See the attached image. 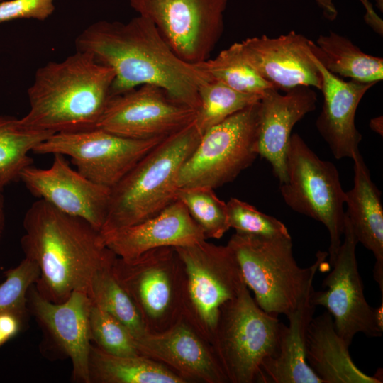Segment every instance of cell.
Masks as SVG:
<instances>
[{"mask_svg": "<svg viewBox=\"0 0 383 383\" xmlns=\"http://www.w3.org/2000/svg\"><path fill=\"white\" fill-rule=\"evenodd\" d=\"M139 16L151 21L184 61L208 59L223 32L228 0H129Z\"/></svg>", "mask_w": 383, "mask_h": 383, "instance_id": "7c38bea8", "label": "cell"}, {"mask_svg": "<svg viewBox=\"0 0 383 383\" xmlns=\"http://www.w3.org/2000/svg\"><path fill=\"white\" fill-rule=\"evenodd\" d=\"M227 245L238 262L244 282L265 312L290 315L298 306L328 252L318 251L308 267L298 265L292 238H267L235 233Z\"/></svg>", "mask_w": 383, "mask_h": 383, "instance_id": "5b68a950", "label": "cell"}, {"mask_svg": "<svg viewBox=\"0 0 383 383\" xmlns=\"http://www.w3.org/2000/svg\"><path fill=\"white\" fill-rule=\"evenodd\" d=\"M164 138L133 139L94 128L54 133L33 152L68 156L81 174L111 188Z\"/></svg>", "mask_w": 383, "mask_h": 383, "instance_id": "4fadbf2b", "label": "cell"}, {"mask_svg": "<svg viewBox=\"0 0 383 383\" xmlns=\"http://www.w3.org/2000/svg\"><path fill=\"white\" fill-rule=\"evenodd\" d=\"M322 77L323 96L316 126L335 159L352 158L359 150L362 135L355 124L358 105L375 83L346 82L326 70L314 56Z\"/></svg>", "mask_w": 383, "mask_h": 383, "instance_id": "44dd1931", "label": "cell"}, {"mask_svg": "<svg viewBox=\"0 0 383 383\" xmlns=\"http://www.w3.org/2000/svg\"><path fill=\"white\" fill-rule=\"evenodd\" d=\"M176 199L184 205L206 238L220 239L230 228L226 203L216 196L213 189L181 187L178 189Z\"/></svg>", "mask_w": 383, "mask_h": 383, "instance_id": "4dcf8cb0", "label": "cell"}, {"mask_svg": "<svg viewBox=\"0 0 383 383\" xmlns=\"http://www.w3.org/2000/svg\"><path fill=\"white\" fill-rule=\"evenodd\" d=\"M262 96L240 92L213 79L205 82L199 88L200 106L194 124L202 135L234 113L260 101Z\"/></svg>", "mask_w": 383, "mask_h": 383, "instance_id": "f546056e", "label": "cell"}, {"mask_svg": "<svg viewBox=\"0 0 383 383\" xmlns=\"http://www.w3.org/2000/svg\"><path fill=\"white\" fill-rule=\"evenodd\" d=\"M23 226L25 257L39 268L35 287L55 303L65 301L74 291L88 294L96 273L111 266L116 257L89 223L42 199L27 210Z\"/></svg>", "mask_w": 383, "mask_h": 383, "instance_id": "7a4b0ae2", "label": "cell"}, {"mask_svg": "<svg viewBox=\"0 0 383 383\" xmlns=\"http://www.w3.org/2000/svg\"><path fill=\"white\" fill-rule=\"evenodd\" d=\"M354 185L345 192V214L357 240L375 258L374 279L383 296V208L381 192L372 182L360 150L353 157Z\"/></svg>", "mask_w": 383, "mask_h": 383, "instance_id": "603a6c76", "label": "cell"}, {"mask_svg": "<svg viewBox=\"0 0 383 383\" xmlns=\"http://www.w3.org/2000/svg\"><path fill=\"white\" fill-rule=\"evenodd\" d=\"M349 346L337 333L327 311L311 320L306 336V362L322 383H382L353 362Z\"/></svg>", "mask_w": 383, "mask_h": 383, "instance_id": "cb8c5ba5", "label": "cell"}, {"mask_svg": "<svg viewBox=\"0 0 383 383\" xmlns=\"http://www.w3.org/2000/svg\"><path fill=\"white\" fill-rule=\"evenodd\" d=\"M184 271L182 317L211 344L220 310L245 284L233 250L206 240L176 247Z\"/></svg>", "mask_w": 383, "mask_h": 383, "instance_id": "ba28073f", "label": "cell"}, {"mask_svg": "<svg viewBox=\"0 0 383 383\" xmlns=\"http://www.w3.org/2000/svg\"><path fill=\"white\" fill-rule=\"evenodd\" d=\"M75 45L77 50L90 54L113 70L111 96L153 85L173 101L196 111L199 88L212 79L198 64L182 60L154 24L139 15L126 23L95 22L77 37Z\"/></svg>", "mask_w": 383, "mask_h": 383, "instance_id": "6da1fadb", "label": "cell"}, {"mask_svg": "<svg viewBox=\"0 0 383 383\" xmlns=\"http://www.w3.org/2000/svg\"><path fill=\"white\" fill-rule=\"evenodd\" d=\"M141 355L170 368L186 383H228L211 344L184 317L135 340Z\"/></svg>", "mask_w": 383, "mask_h": 383, "instance_id": "e0dca14e", "label": "cell"}, {"mask_svg": "<svg viewBox=\"0 0 383 383\" xmlns=\"http://www.w3.org/2000/svg\"><path fill=\"white\" fill-rule=\"evenodd\" d=\"M201 137L193 122L165 138L140 159L111 188L100 233L135 225L176 201L180 169Z\"/></svg>", "mask_w": 383, "mask_h": 383, "instance_id": "277c9868", "label": "cell"}, {"mask_svg": "<svg viewBox=\"0 0 383 383\" xmlns=\"http://www.w3.org/2000/svg\"><path fill=\"white\" fill-rule=\"evenodd\" d=\"M2 1H4V0H0V2Z\"/></svg>", "mask_w": 383, "mask_h": 383, "instance_id": "b9f144b4", "label": "cell"}, {"mask_svg": "<svg viewBox=\"0 0 383 383\" xmlns=\"http://www.w3.org/2000/svg\"><path fill=\"white\" fill-rule=\"evenodd\" d=\"M313 55L330 73L353 81L375 83L383 79V59L362 52L333 31L310 42Z\"/></svg>", "mask_w": 383, "mask_h": 383, "instance_id": "484cf974", "label": "cell"}, {"mask_svg": "<svg viewBox=\"0 0 383 383\" xmlns=\"http://www.w3.org/2000/svg\"><path fill=\"white\" fill-rule=\"evenodd\" d=\"M104 245L117 257L133 259L158 248L182 247L206 240L184 205L176 200L157 214L128 227L101 233Z\"/></svg>", "mask_w": 383, "mask_h": 383, "instance_id": "ffe728a7", "label": "cell"}, {"mask_svg": "<svg viewBox=\"0 0 383 383\" xmlns=\"http://www.w3.org/2000/svg\"><path fill=\"white\" fill-rule=\"evenodd\" d=\"M317 94L310 87L299 86L284 94L270 89L260 101L257 151L267 160L280 183L286 180V161L295 124L316 109Z\"/></svg>", "mask_w": 383, "mask_h": 383, "instance_id": "d6986e66", "label": "cell"}, {"mask_svg": "<svg viewBox=\"0 0 383 383\" xmlns=\"http://www.w3.org/2000/svg\"><path fill=\"white\" fill-rule=\"evenodd\" d=\"M22 319L23 318L11 311L0 312V331L8 341L21 331Z\"/></svg>", "mask_w": 383, "mask_h": 383, "instance_id": "d590c367", "label": "cell"}, {"mask_svg": "<svg viewBox=\"0 0 383 383\" xmlns=\"http://www.w3.org/2000/svg\"><path fill=\"white\" fill-rule=\"evenodd\" d=\"M91 342L101 350L116 355H141L128 330L108 312L94 304L89 311Z\"/></svg>", "mask_w": 383, "mask_h": 383, "instance_id": "1f68e13d", "label": "cell"}, {"mask_svg": "<svg viewBox=\"0 0 383 383\" xmlns=\"http://www.w3.org/2000/svg\"><path fill=\"white\" fill-rule=\"evenodd\" d=\"M313 282L296 309L287 316L289 326L281 323L277 353L262 362L260 382L322 383L306 359V336L316 309L311 301Z\"/></svg>", "mask_w": 383, "mask_h": 383, "instance_id": "7402d4cb", "label": "cell"}, {"mask_svg": "<svg viewBox=\"0 0 383 383\" xmlns=\"http://www.w3.org/2000/svg\"><path fill=\"white\" fill-rule=\"evenodd\" d=\"M113 70L77 50L60 62L39 67L28 89L26 127L52 133L96 128L111 98Z\"/></svg>", "mask_w": 383, "mask_h": 383, "instance_id": "3957f363", "label": "cell"}, {"mask_svg": "<svg viewBox=\"0 0 383 383\" xmlns=\"http://www.w3.org/2000/svg\"><path fill=\"white\" fill-rule=\"evenodd\" d=\"M7 341L8 340L5 338V336L3 335V333L0 331V347L3 345L4 343H6Z\"/></svg>", "mask_w": 383, "mask_h": 383, "instance_id": "ab89813d", "label": "cell"}, {"mask_svg": "<svg viewBox=\"0 0 383 383\" xmlns=\"http://www.w3.org/2000/svg\"><path fill=\"white\" fill-rule=\"evenodd\" d=\"M322 10L324 17L328 21H334L338 16V11L333 0H315Z\"/></svg>", "mask_w": 383, "mask_h": 383, "instance_id": "8d00e7d4", "label": "cell"}, {"mask_svg": "<svg viewBox=\"0 0 383 383\" xmlns=\"http://www.w3.org/2000/svg\"><path fill=\"white\" fill-rule=\"evenodd\" d=\"M370 128L377 133L382 135L383 134V118L382 116H378L373 118L370 122Z\"/></svg>", "mask_w": 383, "mask_h": 383, "instance_id": "f35d334b", "label": "cell"}, {"mask_svg": "<svg viewBox=\"0 0 383 383\" xmlns=\"http://www.w3.org/2000/svg\"><path fill=\"white\" fill-rule=\"evenodd\" d=\"M198 65L213 80L240 92L263 95L274 89L246 59L240 42Z\"/></svg>", "mask_w": 383, "mask_h": 383, "instance_id": "83f0119b", "label": "cell"}, {"mask_svg": "<svg viewBox=\"0 0 383 383\" xmlns=\"http://www.w3.org/2000/svg\"><path fill=\"white\" fill-rule=\"evenodd\" d=\"M343 239L323 280L322 289L313 290L311 303L324 307L332 316L337 333L350 346L355 335L380 337L383 333V300L374 308L367 301L355 255L357 240L345 214Z\"/></svg>", "mask_w": 383, "mask_h": 383, "instance_id": "8fae6325", "label": "cell"}, {"mask_svg": "<svg viewBox=\"0 0 383 383\" xmlns=\"http://www.w3.org/2000/svg\"><path fill=\"white\" fill-rule=\"evenodd\" d=\"M111 265L96 273L88 295L93 304L120 322L135 341L143 336L147 330L134 302L113 274Z\"/></svg>", "mask_w": 383, "mask_h": 383, "instance_id": "f1b7e54d", "label": "cell"}, {"mask_svg": "<svg viewBox=\"0 0 383 383\" xmlns=\"http://www.w3.org/2000/svg\"><path fill=\"white\" fill-rule=\"evenodd\" d=\"M196 113L145 84L111 96L96 128L133 139L165 138L192 123Z\"/></svg>", "mask_w": 383, "mask_h": 383, "instance_id": "5bb4252c", "label": "cell"}, {"mask_svg": "<svg viewBox=\"0 0 383 383\" xmlns=\"http://www.w3.org/2000/svg\"><path fill=\"white\" fill-rule=\"evenodd\" d=\"M39 274L37 265L26 257L16 267L5 272V280L0 284V312L11 311L23 318L28 291L36 283Z\"/></svg>", "mask_w": 383, "mask_h": 383, "instance_id": "836d02e7", "label": "cell"}, {"mask_svg": "<svg viewBox=\"0 0 383 383\" xmlns=\"http://www.w3.org/2000/svg\"><path fill=\"white\" fill-rule=\"evenodd\" d=\"M89 375L90 383H186L170 368L148 357L116 355L93 343Z\"/></svg>", "mask_w": 383, "mask_h": 383, "instance_id": "d4e9b609", "label": "cell"}, {"mask_svg": "<svg viewBox=\"0 0 383 383\" xmlns=\"http://www.w3.org/2000/svg\"><path fill=\"white\" fill-rule=\"evenodd\" d=\"M260 101L206 131L182 166L178 187L216 189L233 181L259 155Z\"/></svg>", "mask_w": 383, "mask_h": 383, "instance_id": "30bf717a", "label": "cell"}, {"mask_svg": "<svg viewBox=\"0 0 383 383\" xmlns=\"http://www.w3.org/2000/svg\"><path fill=\"white\" fill-rule=\"evenodd\" d=\"M52 133L30 129L13 116L0 114V187L20 180L22 171L32 165L30 152Z\"/></svg>", "mask_w": 383, "mask_h": 383, "instance_id": "4316f807", "label": "cell"}, {"mask_svg": "<svg viewBox=\"0 0 383 383\" xmlns=\"http://www.w3.org/2000/svg\"><path fill=\"white\" fill-rule=\"evenodd\" d=\"M286 171V180L280 183L282 196L293 211L325 226L331 265L343 241L345 219V192L338 171L331 162L321 160L298 133L291 135Z\"/></svg>", "mask_w": 383, "mask_h": 383, "instance_id": "52a82bcc", "label": "cell"}, {"mask_svg": "<svg viewBox=\"0 0 383 383\" xmlns=\"http://www.w3.org/2000/svg\"><path fill=\"white\" fill-rule=\"evenodd\" d=\"M55 0H4L0 2V23L17 19L45 21L55 9Z\"/></svg>", "mask_w": 383, "mask_h": 383, "instance_id": "e575fe53", "label": "cell"}, {"mask_svg": "<svg viewBox=\"0 0 383 383\" xmlns=\"http://www.w3.org/2000/svg\"><path fill=\"white\" fill-rule=\"evenodd\" d=\"M28 304L39 323L71 360L73 380L90 383L89 311L92 301L88 294L74 291L65 301L55 303L43 297L33 284L28 293Z\"/></svg>", "mask_w": 383, "mask_h": 383, "instance_id": "ac0fdd59", "label": "cell"}, {"mask_svg": "<svg viewBox=\"0 0 383 383\" xmlns=\"http://www.w3.org/2000/svg\"><path fill=\"white\" fill-rule=\"evenodd\" d=\"M376 5L379 9L382 11L383 9V0H376Z\"/></svg>", "mask_w": 383, "mask_h": 383, "instance_id": "60d3db41", "label": "cell"}, {"mask_svg": "<svg viewBox=\"0 0 383 383\" xmlns=\"http://www.w3.org/2000/svg\"><path fill=\"white\" fill-rule=\"evenodd\" d=\"M20 180L29 192L57 209L81 218L101 231L108 213L111 188L72 169L65 156L55 154L50 167L30 165Z\"/></svg>", "mask_w": 383, "mask_h": 383, "instance_id": "9a60e30c", "label": "cell"}, {"mask_svg": "<svg viewBox=\"0 0 383 383\" xmlns=\"http://www.w3.org/2000/svg\"><path fill=\"white\" fill-rule=\"evenodd\" d=\"M277 317L260 308L245 284L222 306L211 345L228 383L260 382L262 362L278 350Z\"/></svg>", "mask_w": 383, "mask_h": 383, "instance_id": "8992f818", "label": "cell"}, {"mask_svg": "<svg viewBox=\"0 0 383 383\" xmlns=\"http://www.w3.org/2000/svg\"><path fill=\"white\" fill-rule=\"evenodd\" d=\"M229 228L241 235L267 238H291L285 225L237 198L226 203Z\"/></svg>", "mask_w": 383, "mask_h": 383, "instance_id": "d6a6232c", "label": "cell"}, {"mask_svg": "<svg viewBox=\"0 0 383 383\" xmlns=\"http://www.w3.org/2000/svg\"><path fill=\"white\" fill-rule=\"evenodd\" d=\"M311 40L292 30L278 37L262 35L240 42L243 52L260 76L277 91L299 86L321 90L322 77Z\"/></svg>", "mask_w": 383, "mask_h": 383, "instance_id": "2e32d148", "label": "cell"}, {"mask_svg": "<svg viewBox=\"0 0 383 383\" xmlns=\"http://www.w3.org/2000/svg\"><path fill=\"white\" fill-rule=\"evenodd\" d=\"M111 271L136 306L149 333L164 331L182 317L184 271L173 247L137 257H116Z\"/></svg>", "mask_w": 383, "mask_h": 383, "instance_id": "9c48e42d", "label": "cell"}, {"mask_svg": "<svg viewBox=\"0 0 383 383\" xmlns=\"http://www.w3.org/2000/svg\"><path fill=\"white\" fill-rule=\"evenodd\" d=\"M3 191L4 189L0 187V240L5 227V204Z\"/></svg>", "mask_w": 383, "mask_h": 383, "instance_id": "74e56055", "label": "cell"}]
</instances>
